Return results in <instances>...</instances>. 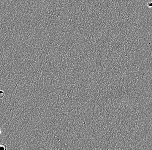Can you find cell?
<instances>
[{
	"mask_svg": "<svg viewBox=\"0 0 152 150\" xmlns=\"http://www.w3.org/2000/svg\"><path fill=\"white\" fill-rule=\"evenodd\" d=\"M7 149V146L5 144L0 145V150H6Z\"/></svg>",
	"mask_w": 152,
	"mask_h": 150,
	"instance_id": "cell-1",
	"label": "cell"
},
{
	"mask_svg": "<svg viewBox=\"0 0 152 150\" xmlns=\"http://www.w3.org/2000/svg\"><path fill=\"white\" fill-rule=\"evenodd\" d=\"M5 93L2 90L0 89V99H3L4 97Z\"/></svg>",
	"mask_w": 152,
	"mask_h": 150,
	"instance_id": "cell-2",
	"label": "cell"
},
{
	"mask_svg": "<svg viewBox=\"0 0 152 150\" xmlns=\"http://www.w3.org/2000/svg\"><path fill=\"white\" fill-rule=\"evenodd\" d=\"M148 5L150 6V7H152V3H150L148 4Z\"/></svg>",
	"mask_w": 152,
	"mask_h": 150,
	"instance_id": "cell-3",
	"label": "cell"
},
{
	"mask_svg": "<svg viewBox=\"0 0 152 150\" xmlns=\"http://www.w3.org/2000/svg\"><path fill=\"white\" fill-rule=\"evenodd\" d=\"M1 130H0V135L1 134Z\"/></svg>",
	"mask_w": 152,
	"mask_h": 150,
	"instance_id": "cell-4",
	"label": "cell"
}]
</instances>
